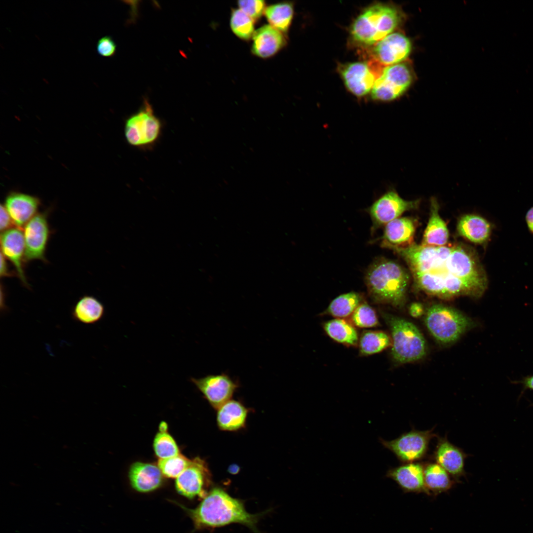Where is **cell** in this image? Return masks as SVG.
Instances as JSON below:
<instances>
[{"instance_id": "1", "label": "cell", "mask_w": 533, "mask_h": 533, "mask_svg": "<svg viewBox=\"0 0 533 533\" xmlns=\"http://www.w3.org/2000/svg\"><path fill=\"white\" fill-rule=\"evenodd\" d=\"M182 508L193 522V531L214 529L238 523L254 533H261L257 525L261 517L269 512L252 514L248 512L243 501L234 498L219 487L211 489L194 508H188L173 501Z\"/></svg>"}, {"instance_id": "2", "label": "cell", "mask_w": 533, "mask_h": 533, "mask_svg": "<svg viewBox=\"0 0 533 533\" xmlns=\"http://www.w3.org/2000/svg\"><path fill=\"white\" fill-rule=\"evenodd\" d=\"M365 280L368 293L375 302L397 308L405 305L410 277L397 263L379 259L369 267Z\"/></svg>"}, {"instance_id": "3", "label": "cell", "mask_w": 533, "mask_h": 533, "mask_svg": "<svg viewBox=\"0 0 533 533\" xmlns=\"http://www.w3.org/2000/svg\"><path fill=\"white\" fill-rule=\"evenodd\" d=\"M402 20V12L394 6L378 3L365 9L355 20L351 35L362 45L377 43L391 33Z\"/></svg>"}, {"instance_id": "4", "label": "cell", "mask_w": 533, "mask_h": 533, "mask_svg": "<svg viewBox=\"0 0 533 533\" xmlns=\"http://www.w3.org/2000/svg\"><path fill=\"white\" fill-rule=\"evenodd\" d=\"M381 315L391 331V355L396 362H412L425 355V339L413 323L387 313L382 312Z\"/></svg>"}, {"instance_id": "5", "label": "cell", "mask_w": 533, "mask_h": 533, "mask_svg": "<svg viewBox=\"0 0 533 533\" xmlns=\"http://www.w3.org/2000/svg\"><path fill=\"white\" fill-rule=\"evenodd\" d=\"M424 321L431 335L443 344L456 342L474 326L473 321L458 310L439 304L427 309Z\"/></svg>"}, {"instance_id": "6", "label": "cell", "mask_w": 533, "mask_h": 533, "mask_svg": "<svg viewBox=\"0 0 533 533\" xmlns=\"http://www.w3.org/2000/svg\"><path fill=\"white\" fill-rule=\"evenodd\" d=\"M162 123L154 114L149 101L145 99L140 109L128 117L124 133L127 142L131 146L147 149L154 146L159 138Z\"/></svg>"}, {"instance_id": "7", "label": "cell", "mask_w": 533, "mask_h": 533, "mask_svg": "<svg viewBox=\"0 0 533 533\" xmlns=\"http://www.w3.org/2000/svg\"><path fill=\"white\" fill-rule=\"evenodd\" d=\"M434 428L425 431L413 429L390 441L381 437L379 440L402 463L417 462L426 457L430 440L438 437L433 432Z\"/></svg>"}, {"instance_id": "8", "label": "cell", "mask_w": 533, "mask_h": 533, "mask_svg": "<svg viewBox=\"0 0 533 533\" xmlns=\"http://www.w3.org/2000/svg\"><path fill=\"white\" fill-rule=\"evenodd\" d=\"M412 79L410 69L405 64L385 67L372 89V98L381 101L396 99L406 91Z\"/></svg>"}, {"instance_id": "9", "label": "cell", "mask_w": 533, "mask_h": 533, "mask_svg": "<svg viewBox=\"0 0 533 533\" xmlns=\"http://www.w3.org/2000/svg\"><path fill=\"white\" fill-rule=\"evenodd\" d=\"M384 67L372 60L342 65L339 72L348 90L361 97L369 93Z\"/></svg>"}, {"instance_id": "10", "label": "cell", "mask_w": 533, "mask_h": 533, "mask_svg": "<svg viewBox=\"0 0 533 533\" xmlns=\"http://www.w3.org/2000/svg\"><path fill=\"white\" fill-rule=\"evenodd\" d=\"M49 213H38L24 227L26 264L35 260L47 262L45 252L51 234Z\"/></svg>"}, {"instance_id": "11", "label": "cell", "mask_w": 533, "mask_h": 533, "mask_svg": "<svg viewBox=\"0 0 533 533\" xmlns=\"http://www.w3.org/2000/svg\"><path fill=\"white\" fill-rule=\"evenodd\" d=\"M420 200H406L394 190L386 191L370 206L369 212L374 226H385L405 212L417 209Z\"/></svg>"}, {"instance_id": "12", "label": "cell", "mask_w": 533, "mask_h": 533, "mask_svg": "<svg viewBox=\"0 0 533 533\" xmlns=\"http://www.w3.org/2000/svg\"><path fill=\"white\" fill-rule=\"evenodd\" d=\"M209 484V472L204 461L195 458L176 478L175 488L179 494L189 499L203 498L208 492Z\"/></svg>"}, {"instance_id": "13", "label": "cell", "mask_w": 533, "mask_h": 533, "mask_svg": "<svg viewBox=\"0 0 533 533\" xmlns=\"http://www.w3.org/2000/svg\"><path fill=\"white\" fill-rule=\"evenodd\" d=\"M191 381L214 408L218 409L231 398L238 387L237 384L228 375L222 373L208 375Z\"/></svg>"}, {"instance_id": "14", "label": "cell", "mask_w": 533, "mask_h": 533, "mask_svg": "<svg viewBox=\"0 0 533 533\" xmlns=\"http://www.w3.org/2000/svg\"><path fill=\"white\" fill-rule=\"evenodd\" d=\"M411 51L409 39L400 33H393L375 44L373 60L384 68L400 63L409 56Z\"/></svg>"}, {"instance_id": "15", "label": "cell", "mask_w": 533, "mask_h": 533, "mask_svg": "<svg viewBox=\"0 0 533 533\" xmlns=\"http://www.w3.org/2000/svg\"><path fill=\"white\" fill-rule=\"evenodd\" d=\"M437 443L433 455L434 460L443 467L457 482L465 476L464 462L469 456L460 448L451 443L447 435L437 437Z\"/></svg>"}, {"instance_id": "16", "label": "cell", "mask_w": 533, "mask_h": 533, "mask_svg": "<svg viewBox=\"0 0 533 533\" xmlns=\"http://www.w3.org/2000/svg\"><path fill=\"white\" fill-rule=\"evenodd\" d=\"M1 253L14 267L17 275L27 287L29 284L26 277L24 266L25 245L23 232L17 227H13L1 233Z\"/></svg>"}, {"instance_id": "17", "label": "cell", "mask_w": 533, "mask_h": 533, "mask_svg": "<svg viewBox=\"0 0 533 533\" xmlns=\"http://www.w3.org/2000/svg\"><path fill=\"white\" fill-rule=\"evenodd\" d=\"M385 477L395 482L404 493H424L428 495L424 484V463H405L390 467Z\"/></svg>"}, {"instance_id": "18", "label": "cell", "mask_w": 533, "mask_h": 533, "mask_svg": "<svg viewBox=\"0 0 533 533\" xmlns=\"http://www.w3.org/2000/svg\"><path fill=\"white\" fill-rule=\"evenodd\" d=\"M40 205L38 197L16 191L8 193L4 204L14 225L20 228L38 213Z\"/></svg>"}, {"instance_id": "19", "label": "cell", "mask_w": 533, "mask_h": 533, "mask_svg": "<svg viewBox=\"0 0 533 533\" xmlns=\"http://www.w3.org/2000/svg\"><path fill=\"white\" fill-rule=\"evenodd\" d=\"M416 226V222L408 217H399L391 221L385 226L382 246L392 249L412 244Z\"/></svg>"}, {"instance_id": "20", "label": "cell", "mask_w": 533, "mask_h": 533, "mask_svg": "<svg viewBox=\"0 0 533 533\" xmlns=\"http://www.w3.org/2000/svg\"><path fill=\"white\" fill-rule=\"evenodd\" d=\"M129 479L132 488L141 493L152 492L161 486L163 476L158 465L137 462L130 466Z\"/></svg>"}, {"instance_id": "21", "label": "cell", "mask_w": 533, "mask_h": 533, "mask_svg": "<svg viewBox=\"0 0 533 533\" xmlns=\"http://www.w3.org/2000/svg\"><path fill=\"white\" fill-rule=\"evenodd\" d=\"M252 53L262 58L275 55L285 45L282 32L271 25H264L256 31L253 36Z\"/></svg>"}, {"instance_id": "22", "label": "cell", "mask_w": 533, "mask_h": 533, "mask_svg": "<svg viewBox=\"0 0 533 533\" xmlns=\"http://www.w3.org/2000/svg\"><path fill=\"white\" fill-rule=\"evenodd\" d=\"M493 229L492 224L476 214L464 215L459 220L457 230L459 235L469 241L484 245L489 240Z\"/></svg>"}, {"instance_id": "23", "label": "cell", "mask_w": 533, "mask_h": 533, "mask_svg": "<svg viewBox=\"0 0 533 533\" xmlns=\"http://www.w3.org/2000/svg\"><path fill=\"white\" fill-rule=\"evenodd\" d=\"M430 216L423 235L421 245L443 246L447 244L449 232L447 225L441 217L439 205L435 197L430 199Z\"/></svg>"}, {"instance_id": "24", "label": "cell", "mask_w": 533, "mask_h": 533, "mask_svg": "<svg viewBox=\"0 0 533 533\" xmlns=\"http://www.w3.org/2000/svg\"><path fill=\"white\" fill-rule=\"evenodd\" d=\"M424 480L428 495L434 496L450 491L457 482L435 462L424 463Z\"/></svg>"}, {"instance_id": "25", "label": "cell", "mask_w": 533, "mask_h": 533, "mask_svg": "<svg viewBox=\"0 0 533 533\" xmlns=\"http://www.w3.org/2000/svg\"><path fill=\"white\" fill-rule=\"evenodd\" d=\"M217 409V424L221 430L235 431L244 426L247 411L239 402L229 400Z\"/></svg>"}, {"instance_id": "26", "label": "cell", "mask_w": 533, "mask_h": 533, "mask_svg": "<svg viewBox=\"0 0 533 533\" xmlns=\"http://www.w3.org/2000/svg\"><path fill=\"white\" fill-rule=\"evenodd\" d=\"M104 313L103 304L91 295H85L79 298L71 312L74 320L84 324H94L99 322Z\"/></svg>"}, {"instance_id": "27", "label": "cell", "mask_w": 533, "mask_h": 533, "mask_svg": "<svg viewBox=\"0 0 533 533\" xmlns=\"http://www.w3.org/2000/svg\"><path fill=\"white\" fill-rule=\"evenodd\" d=\"M327 334L335 341L344 344L354 346L358 343V334L354 327L346 321L336 318L324 323Z\"/></svg>"}, {"instance_id": "28", "label": "cell", "mask_w": 533, "mask_h": 533, "mask_svg": "<svg viewBox=\"0 0 533 533\" xmlns=\"http://www.w3.org/2000/svg\"><path fill=\"white\" fill-rule=\"evenodd\" d=\"M294 13L293 6L289 2L271 5L266 8V17L271 26L281 32H287Z\"/></svg>"}, {"instance_id": "29", "label": "cell", "mask_w": 533, "mask_h": 533, "mask_svg": "<svg viewBox=\"0 0 533 533\" xmlns=\"http://www.w3.org/2000/svg\"><path fill=\"white\" fill-rule=\"evenodd\" d=\"M390 337L381 331H366L362 333L359 341L361 354L369 355L379 353L391 346Z\"/></svg>"}, {"instance_id": "30", "label": "cell", "mask_w": 533, "mask_h": 533, "mask_svg": "<svg viewBox=\"0 0 533 533\" xmlns=\"http://www.w3.org/2000/svg\"><path fill=\"white\" fill-rule=\"evenodd\" d=\"M361 302V297L356 292L343 294L330 303L325 312L337 318L347 317L352 315Z\"/></svg>"}, {"instance_id": "31", "label": "cell", "mask_w": 533, "mask_h": 533, "mask_svg": "<svg viewBox=\"0 0 533 533\" xmlns=\"http://www.w3.org/2000/svg\"><path fill=\"white\" fill-rule=\"evenodd\" d=\"M254 20L240 9L232 10L230 26L233 33L244 40L250 39L255 33Z\"/></svg>"}, {"instance_id": "32", "label": "cell", "mask_w": 533, "mask_h": 533, "mask_svg": "<svg viewBox=\"0 0 533 533\" xmlns=\"http://www.w3.org/2000/svg\"><path fill=\"white\" fill-rule=\"evenodd\" d=\"M153 449L156 456L163 459L180 454L179 449L173 438L167 432L160 431L153 441Z\"/></svg>"}, {"instance_id": "33", "label": "cell", "mask_w": 533, "mask_h": 533, "mask_svg": "<svg viewBox=\"0 0 533 533\" xmlns=\"http://www.w3.org/2000/svg\"><path fill=\"white\" fill-rule=\"evenodd\" d=\"M190 461L191 460L180 454L174 457L159 459L158 466L163 476L177 478L189 466Z\"/></svg>"}, {"instance_id": "34", "label": "cell", "mask_w": 533, "mask_h": 533, "mask_svg": "<svg viewBox=\"0 0 533 533\" xmlns=\"http://www.w3.org/2000/svg\"><path fill=\"white\" fill-rule=\"evenodd\" d=\"M354 324L359 328H371L379 324L374 309L366 303H361L351 315Z\"/></svg>"}, {"instance_id": "35", "label": "cell", "mask_w": 533, "mask_h": 533, "mask_svg": "<svg viewBox=\"0 0 533 533\" xmlns=\"http://www.w3.org/2000/svg\"><path fill=\"white\" fill-rule=\"evenodd\" d=\"M239 9L249 16L254 21L258 20L266 10L265 1L260 0H239Z\"/></svg>"}, {"instance_id": "36", "label": "cell", "mask_w": 533, "mask_h": 533, "mask_svg": "<svg viewBox=\"0 0 533 533\" xmlns=\"http://www.w3.org/2000/svg\"><path fill=\"white\" fill-rule=\"evenodd\" d=\"M96 49L100 55L105 57H110L115 54L116 46L111 37L106 36L98 40Z\"/></svg>"}, {"instance_id": "37", "label": "cell", "mask_w": 533, "mask_h": 533, "mask_svg": "<svg viewBox=\"0 0 533 533\" xmlns=\"http://www.w3.org/2000/svg\"><path fill=\"white\" fill-rule=\"evenodd\" d=\"M0 229L1 232L13 227L12 225L14 224L12 220L4 205L2 204L0 205Z\"/></svg>"}, {"instance_id": "38", "label": "cell", "mask_w": 533, "mask_h": 533, "mask_svg": "<svg viewBox=\"0 0 533 533\" xmlns=\"http://www.w3.org/2000/svg\"><path fill=\"white\" fill-rule=\"evenodd\" d=\"M7 261L8 260L0 253V275L1 277L12 276L15 273L10 270Z\"/></svg>"}, {"instance_id": "39", "label": "cell", "mask_w": 533, "mask_h": 533, "mask_svg": "<svg viewBox=\"0 0 533 533\" xmlns=\"http://www.w3.org/2000/svg\"><path fill=\"white\" fill-rule=\"evenodd\" d=\"M424 312V309L422 304L419 303L412 304L409 307L410 315L413 317L417 318L421 316Z\"/></svg>"}, {"instance_id": "40", "label": "cell", "mask_w": 533, "mask_h": 533, "mask_svg": "<svg viewBox=\"0 0 533 533\" xmlns=\"http://www.w3.org/2000/svg\"><path fill=\"white\" fill-rule=\"evenodd\" d=\"M516 382L522 385L523 388L522 393L527 389L533 391V375L525 377L521 381H517Z\"/></svg>"}, {"instance_id": "41", "label": "cell", "mask_w": 533, "mask_h": 533, "mask_svg": "<svg viewBox=\"0 0 533 533\" xmlns=\"http://www.w3.org/2000/svg\"><path fill=\"white\" fill-rule=\"evenodd\" d=\"M525 219L530 231L533 233V207L527 211Z\"/></svg>"}, {"instance_id": "42", "label": "cell", "mask_w": 533, "mask_h": 533, "mask_svg": "<svg viewBox=\"0 0 533 533\" xmlns=\"http://www.w3.org/2000/svg\"><path fill=\"white\" fill-rule=\"evenodd\" d=\"M159 428V431H167V424L165 422H161L160 424Z\"/></svg>"}]
</instances>
